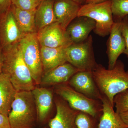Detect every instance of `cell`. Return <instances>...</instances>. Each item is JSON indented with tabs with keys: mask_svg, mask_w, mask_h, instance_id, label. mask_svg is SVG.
<instances>
[{
	"mask_svg": "<svg viewBox=\"0 0 128 128\" xmlns=\"http://www.w3.org/2000/svg\"><path fill=\"white\" fill-rule=\"evenodd\" d=\"M55 93L74 110L86 113L93 118H96L102 111V104L98 100L89 98L76 91L67 83L55 86Z\"/></svg>",
	"mask_w": 128,
	"mask_h": 128,
	"instance_id": "8992f818",
	"label": "cell"
},
{
	"mask_svg": "<svg viewBox=\"0 0 128 128\" xmlns=\"http://www.w3.org/2000/svg\"><path fill=\"white\" fill-rule=\"evenodd\" d=\"M68 84L76 91L88 97L101 101L102 95L94 80L92 71L78 72L70 79Z\"/></svg>",
	"mask_w": 128,
	"mask_h": 128,
	"instance_id": "30bf717a",
	"label": "cell"
},
{
	"mask_svg": "<svg viewBox=\"0 0 128 128\" xmlns=\"http://www.w3.org/2000/svg\"><path fill=\"white\" fill-rule=\"evenodd\" d=\"M10 9L21 32L24 34L37 33L35 23V10L19 9L11 4Z\"/></svg>",
	"mask_w": 128,
	"mask_h": 128,
	"instance_id": "44dd1931",
	"label": "cell"
},
{
	"mask_svg": "<svg viewBox=\"0 0 128 128\" xmlns=\"http://www.w3.org/2000/svg\"><path fill=\"white\" fill-rule=\"evenodd\" d=\"M64 99H56L55 116L49 122L50 128H76V119L78 112L70 107Z\"/></svg>",
	"mask_w": 128,
	"mask_h": 128,
	"instance_id": "7c38bea8",
	"label": "cell"
},
{
	"mask_svg": "<svg viewBox=\"0 0 128 128\" xmlns=\"http://www.w3.org/2000/svg\"><path fill=\"white\" fill-rule=\"evenodd\" d=\"M54 0H42L36 10L35 23L37 32L56 22L54 10Z\"/></svg>",
	"mask_w": 128,
	"mask_h": 128,
	"instance_id": "ffe728a7",
	"label": "cell"
},
{
	"mask_svg": "<svg viewBox=\"0 0 128 128\" xmlns=\"http://www.w3.org/2000/svg\"><path fill=\"white\" fill-rule=\"evenodd\" d=\"M92 73L101 94L108 98L114 107V96L128 89V70H125L123 62L118 60L112 69H106L98 64Z\"/></svg>",
	"mask_w": 128,
	"mask_h": 128,
	"instance_id": "7a4b0ae2",
	"label": "cell"
},
{
	"mask_svg": "<svg viewBox=\"0 0 128 128\" xmlns=\"http://www.w3.org/2000/svg\"><path fill=\"white\" fill-rule=\"evenodd\" d=\"M12 0H0V14L6 11L12 4Z\"/></svg>",
	"mask_w": 128,
	"mask_h": 128,
	"instance_id": "4316f807",
	"label": "cell"
},
{
	"mask_svg": "<svg viewBox=\"0 0 128 128\" xmlns=\"http://www.w3.org/2000/svg\"><path fill=\"white\" fill-rule=\"evenodd\" d=\"M0 128H12L8 117L0 113Z\"/></svg>",
	"mask_w": 128,
	"mask_h": 128,
	"instance_id": "83f0119b",
	"label": "cell"
},
{
	"mask_svg": "<svg viewBox=\"0 0 128 128\" xmlns=\"http://www.w3.org/2000/svg\"><path fill=\"white\" fill-rule=\"evenodd\" d=\"M32 91L36 105L37 120L43 122L46 120L52 108V92L50 89L42 87H35Z\"/></svg>",
	"mask_w": 128,
	"mask_h": 128,
	"instance_id": "2e32d148",
	"label": "cell"
},
{
	"mask_svg": "<svg viewBox=\"0 0 128 128\" xmlns=\"http://www.w3.org/2000/svg\"><path fill=\"white\" fill-rule=\"evenodd\" d=\"M85 16L94 20L96 26L93 31L101 37H105L110 34L114 22L111 0L82 5L78 12V16Z\"/></svg>",
	"mask_w": 128,
	"mask_h": 128,
	"instance_id": "5b68a950",
	"label": "cell"
},
{
	"mask_svg": "<svg viewBox=\"0 0 128 128\" xmlns=\"http://www.w3.org/2000/svg\"><path fill=\"white\" fill-rule=\"evenodd\" d=\"M40 46L50 48H66L73 44L66 30L56 22L37 33Z\"/></svg>",
	"mask_w": 128,
	"mask_h": 128,
	"instance_id": "ba28073f",
	"label": "cell"
},
{
	"mask_svg": "<svg viewBox=\"0 0 128 128\" xmlns=\"http://www.w3.org/2000/svg\"><path fill=\"white\" fill-rule=\"evenodd\" d=\"M12 128H32L37 120L32 91L17 92L8 116Z\"/></svg>",
	"mask_w": 128,
	"mask_h": 128,
	"instance_id": "3957f363",
	"label": "cell"
},
{
	"mask_svg": "<svg viewBox=\"0 0 128 128\" xmlns=\"http://www.w3.org/2000/svg\"><path fill=\"white\" fill-rule=\"evenodd\" d=\"M2 50V72L9 76L17 91H32L36 84L24 60L18 42Z\"/></svg>",
	"mask_w": 128,
	"mask_h": 128,
	"instance_id": "6da1fadb",
	"label": "cell"
},
{
	"mask_svg": "<svg viewBox=\"0 0 128 128\" xmlns=\"http://www.w3.org/2000/svg\"><path fill=\"white\" fill-rule=\"evenodd\" d=\"M92 37L90 35L84 41L72 44L66 48L67 62L80 71H92L97 65L95 60Z\"/></svg>",
	"mask_w": 128,
	"mask_h": 128,
	"instance_id": "52a82bcc",
	"label": "cell"
},
{
	"mask_svg": "<svg viewBox=\"0 0 128 128\" xmlns=\"http://www.w3.org/2000/svg\"><path fill=\"white\" fill-rule=\"evenodd\" d=\"M91 117L86 113L78 112L75 121L76 128H92V124Z\"/></svg>",
	"mask_w": 128,
	"mask_h": 128,
	"instance_id": "d4e9b609",
	"label": "cell"
},
{
	"mask_svg": "<svg viewBox=\"0 0 128 128\" xmlns=\"http://www.w3.org/2000/svg\"><path fill=\"white\" fill-rule=\"evenodd\" d=\"M42 0H12V4L22 10H35Z\"/></svg>",
	"mask_w": 128,
	"mask_h": 128,
	"instance_id": "cb8c5ba5",
	"label": "cell"
},
{
	"mask_svg": "<svg viewBox=\"0 0 128 128\" xmlns=\"http://www.w3.org/2000/svg\"><path fill=\"white\" fill-rule=\"evenodd\" d=\"M16 90L9 76L2 72L0 74V113L8 117L11 110Z\"/></svg>",
	"mask_w": 128,
	"mask_h": 128,
	"instance_id": "ac0fdd59",
	"label": "cell"
},
{
	"mask_svg": "<svg viewBox=\"0 0 128 128\" xmlns=\"http://www.w3.org/2000/svg\"><path fill=\"white\" fill-rule=\"evenodd\" d=\"M96 26V22L93 19L85 16H80L70 22L66 31L73 43H79L87 39Z\"/></svg>",
	"mask_w": 128,
	"mask_h": 128,
	"instance_id": "5bb4252c",
	"label": "cell"
},
{
	"mask_svg": "<svg viewBox=\"0 0 128 128\" xmlns=\"http://www.w3.org/2000/svg\"><path fill=\"white\" fill-rule=\"evenodd\" d=\"M120 115L124 123L128 127V112L121 114Z\"/></svg>",
	"mask_w": 128,
	"mask_h": 128,
	"instance_id": "f1b7e54d",
	"label": "cell"
},
{
	"mask_svg": "<svg viewBox=\"0 0 128 128\" xmlns=\"http://www.w3.org/2000/svg\"><path fill=\"white\" fill-rule=\"evenodd\" d=\"M114 22H121L128 16V0H111Z\"/></svg>",
	"mask_w": 128,
	"mask_h": 128,
	"instance_id": "7402d4cb",
	"label": "cell"
},
{
	"mask_svg": "<svg viewBox=\"0 0 128 128\" xmlns=\"http://www.w3.org/2000/svg\"><path fill=\"white\" fill-rule=\"evenodd\" d=\"M66 48L40 46V55L44 73L67 62L66 54Z\"/></svg>",
	"mask_w": 128,
	"mask_h": 128,
	"instance_id": "e0dca14e",
	"label": "cell"
},
{
	"mask_svg": "<svg viewBox=\"0 0 128 128\" xmlns=\"http://www.w3.org/2000/svg\"><path fill=\"white\" fill-rule=\"evenodd\" d=\"M121 23L122 33L126 43V49L124 54H126L128 58V16L122 19Z\"/></svg>",
	"mask_w": 128,
	"mask_h": 128,
	"instance_id": "484cf974",
	"label": "cell"
},
{
	"mask_svg": "<svg viewBox=\"0 0 128 128\" xmlns=\"http://www.w3.org/2000/svg\"><path fill=\"white\" fill-rule=\"evenodd\" d=\"M82 6L73 0H54V10L56 22L66 30L70 22L78 16Z\"/></svg>",
	"mask_w": 128,
	"mask_h": 128,
	"instance_id": "4fadbf2b",
	"label": "cell"
},
{
	"mask_svg": "<svg viewBox=\"0 0 128 128\" xmlns=\"http://www.w3.org/2000/svg\"><path fill=\"white\" fill-rule=\"evenodd\" d=\"M121 21L114 22L108 40L107 53L108 58V69H112L114 67L120 56L124 54L126 49Z\"/></svg>",
	"mask_w": 128,
	"mask_h": 128,
	"instance_id": "8fae6325",
	"label": "cell"
},
{
	"mask_svg": "<svg viewBox=\"0 0 128 128\" xmlns=\"http://www.w3.org/2000/svg\"><path fill=\"white\" fill-rule=\"evenodd\" d=\"M73 0L81 5H84L86 4V0Z\"/></svg>",
	"mask_w": 128,
	"mask_h": 128,
	"instance_id": "1f68e13d",
	"label": "cell"
},
{
	"mask_svg": "<svg viewBox=\"0 0 128 128\" xmlns=\"http://www.w3.org/2000/svg\"><path fill=\"white\" fill-rule=\"evenodd\" d=\"M113 102L117 113L120 114L128 112V89L117 94Z\"/></svg>",
	"mask_w": 128,
	"mask_h": 128,
	"instance_id": "603a6c76",
	"label": "cell"
},
{
	"mask_svg": "<svg viewBox=\"0 0 128 128\" xmlns=\"http://www.w3.org/2000/svg\"><path fill=\"white\" fill-rule=\"evenodd\" d=\"M109 0H86V4L87 3H98L104 2Z\"/></svg>",
	"mask_w": 128,
	"mask_h": 128,
	"instance_id": "f546056e",
	"label": "cell"
},
{
	"mask_svg": "<svg viewBox=\"0 0 128 128\" xmlns=\"http://www.w3.org/2000/svg\"><path fill=\"white\" fill-rule=\"evenodd\" d=\"M18 44L24 60L35 84H40L44 72L37 33L24 34L18 41Z\"/></svg>",
	"mask_w": 128,
	"mask_h": 128,
	"instance_id": "277c9868",
	"label": "cell"
},
{
	"mask_svg": "<svg viewBox=\"0 0 128 128\" xmlns=\"http://www.w3.org/2000/svg\"><path fill=\"white\" fill-rule=\"evenodd\" d=\"M2 50L0 47V74L2 72Z\"/></svg>",
	"mask_w": 128,
	"mask_h": 128,
	"instance_id": "4dcf8cb0",
	"label": "cell"
},
{
	"mask_svg": "<svg viewBox=\"0 0 128 128\" xmlns=\"http://www.w3.org/2000/svg\"><path fill=\"white\" fill-rule=\"evenodd\" d=\"M25 34L20 30L10 8L0 14V47L2 49L18 42Z\"/></svg>",
	"mask_w": 128,
	"mask_h": 128,
	"instance_id": "9c48e42d",
	"label": "cell"
},
{
	"mask_svg": "<svg viewBox=\"0 0 128 128\" xmlns=\"http://www.w3.org/2000/svg\"><path fill=\"white\" fill-rule=\"evenodd\" d=\"M80 71L70 63L66 62L44 73L40 84L56 86L66 83L75 73Z\"/></svg>",
	"mask_w": 128,
	"mask_h": 128,
	"instance_id": "9a60e30c",
	"label": "cell"
},
{
	"mask_svg": "<svg viewBox=\"0 0 128 128\" xmlns=\"http://www.w3.org/2000/svg\"><path fill=\"white\" fill-rule=\"evenodd\" d=\"M101 101L102 114L98 128H128L120 114L114 111V107L105 96L102 95Z\"/></svg>",
	"mask_w": 128,
	"mask_h": 128,
	"instance_id": "d6986e66",
	"label": "cell"
}]
</instances>
